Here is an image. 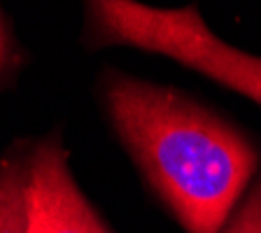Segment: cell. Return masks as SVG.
Wrapping results in <instances>:
<instances>
[{"mask_svg":"<svg viewBox=\"0 0 261 233\" xmlns=\"http://www.w3.org/2000/svg\"><path fill=\"white\" fill-rule=\"evenodd\" d=\"M105 108L117 136L187 233H222L252 187L259 154L185 93L110 72Z\"/></svg>","mask_w":261,"mask_h":233,"instance_id":"cell-1","label":"cell"},{"mask_svg":"<svg viewBox=\"0 0 261 233\" xmlns=\"http://www.w3.org/2000/svg\"><path fill=\"white\" fill-rule=\"evenodd\" d=\"M3 56H5V33H3V26H0V63H3Z\"/></svg>","mask_w":261,"mask_h":233,"instance_id":"cell-6","label":"cell"},{"mask_svg":"<svg viewBox=\"0 0 261 233\" xmlns=\"http://www.w3.org/2000/svg\"><path fill=\"white\" fill-rule=\"evenodd\" d=\"M28 233H110L80 191L59 140L28 157Z\"/></svg>","mask_w":261,"mask_h":233,"instance_id":"cell-3","label":"cell"},{"mask_svg":"<svg viewBox=\"0 0 261 233\" xmlns=\"http://www.w3.org/2000/svg\"><path fill=\"white\" fill-rule=\"evenodd\" d=\"M0 233H28V161L0 163Z\"/></svg>","mask_w":261,"mask_h":233,"instance_id":"cell-4","label":"cell"},{"mask_svg":"<svg viewBox=\"0 0 261 233\" xmlns=\"http://www.w3.org/2000/svg\"><path fill=\"white\" fill-rule=\"evenodd\" d=\"M222 233H261V177L252 182Z\"/></svg>","mask_w":261,"mask_h":233,"instance_id":"cell-5","label":"cell"},{"mask_svg":"<svg viewBox=\"0 0 261 233\" xmlns=\"http://www.w3.org/2000/svg\"><path fill=\"white\" fill-rule=\"evenodd\" d=\"M89 14L103 44L170 56L261 105V59L219 40L194 7L161 10L130 0H98L89 5Z\"/></svg>","mask_w":261,"mask_h":233,"instance_id":"cell-2","label":"cell"}]
</instances>
